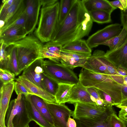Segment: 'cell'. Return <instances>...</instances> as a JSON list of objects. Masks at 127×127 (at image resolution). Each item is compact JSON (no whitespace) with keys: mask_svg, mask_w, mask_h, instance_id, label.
<instances>
[{"mask_svg":"<svg viewBox=\"0 0 127 127\" xmlns=\"http://www.w3.org/2000/svg\"><path fill=\"white\" fill-rule=\"evenodd\" d=\"M93 21L82 0H75L61 24L58 25L51 41L63 46L88 35Z\"/></svg>","mask_w":127,"mask_h":127,"instance_id":"obj_1","label":"cell"},{"mask_svg":"<svg viewBox=\"0 0 127 127\" xmlns=\"http://www.w3.org/2000/svg\"><path fill=\"white\" fill-rule=\"evenodd\" d=\"M38 26L34 34L40 41H51L58 25L60 2L57 0H40Z\"/></svg>","mask_w":127,"mask_h":127,"instance_id":"obj_2","label":"cell"},{"mask_svg":"<svg viewBox=\"0 0 127 127\" xmlns=\"http://www.w3.org/2000/svg\"><path fill=\"white\" fill-rule=\"evenodd\" d=\"M43 67L44 72L59 84H75L79 82L72 70L61 63L50 60H44Z\"/></svg>","mask_w":127,"mask_h":127,"instance_id":"obj_3","label":"cell"},{"mask_svg":"<svg viewBox=\"0 0 127 127\" xmlns=\"http://www.w3.org/2000/svg\"><path fill=\"white\" fill-rule=\"evenodd\" d=\"M72 116L75 120L84 118L106 119L114 112L112 107H107L96 104L76 102Z\"/></svg>","mask_w":127,"mask_h":127,"instance_id":"obj_4","label":"cell"},{"mask_svg":"<svg viewBox=\"0 0 127 127\" xmlns=\"http://www.w3.org/2000/svg\"><path fill=\"white\" fill-rule=\"evenodd\" d=\"M123 28L121 24L116 23L108 25L90 36L86 41L92 49L120 34Z\"/></svg>","mask_w":127,"mask_h":127,"instance_id":"obj_5","label":"cell"},{"mask_svg":"<svg viewBox=\"0 0 127 127\" xmlns=\"http://www.w3.org/2000/svg\"><path fill=\"white\" fill-rule=\"evenodd\" d=\"M55 127H67L68 118L72 116L73 111L64 104H59L45 101Z\"/></svg>","mask_w":127,"mask_h":127,"instance_id":"obj_6","label":"cell"},{"mask_svg":"<svg viewBox=\"0 0 127 127\" xmlns=\"http://www.w3.org/2000/svg\"><path fill=\"white\" fill-rule=\"evenodd\" d=\"M26 20L25 29L27 34H32L38 24L41 7L40 0H26Z\"/></svg>","mask_w":127,"mask_h":127,"instance_id":"obj_7","label":"cell"},{"mask_svg":"<svg viewBox=\"0 0 127 127\" xmlns=\"http://www.w3.org/2000/svg\"><path fill=\"white\" fill-rule=\"evenodd\" d=\"M122 85L116 82H104L97 81L94 83V87L110 95L115 105L117 106L127 100V97L123 93Z\"/></svg>","mask_w":127,"mask_h":127,"instance_id":"obj_8","label":"cell"},{"mask_svg":"<svg viewBox=\"0 0 127 127\" xmlns=\"http://www.w3.org/2000/svg\"><path fill=\"white\" fill-rule=\"evenodd\" d=\"M43 59H38L23 70L21 75L29 81L44 89L42 84Z\"/></svg>","mask_w":127,"mask_h":127,"instance_id":"obj_9","label":"cell"},{"mask_svg":"<svg viewBox=\"0 0 127 127\" xmlns=\"http://www.w3.org/2000/svg\"><path fill=\"white\" fill-rule=\"evenodd\" d=\"M14 81L2 84L0 91V127H6L5 124L6 112L14 88Z\"/></svg>","mask_w":127,"mask_h":127,"instance_id":"obj_10","label":"cell"},{"mask_svg":"<svg viewBox=\"0 0 127 127\" xmlns=\"http://www.w3.org/2000/svg\"><path fill=\"white\" fill-rule=\"evenodd\" d=\"M91 54H83L62 50L60 53V62L72 70L78 67H82Z\"/></svg>","mask_w":127,"mask_h":127,"instance_id":"obj_11","label":"cell"},{"mask_svg":"<svg viewBox=\"0 0 127 127\" xmlns=\"http://www.w3.org/2000/svg\"><path fill=\"white\" fill-rule=\"evenodd\" d=\"M76 102L96 104L95 99L87 91L86 88L82 85L79 82L73 86L67 103L74 104Z\"/></svg>","mask_w":127,"mask_h":127,"instance_id":"obj_12","label":"cell"},{"mask_svg":"<svg viewBox=\"0 0 127 127\" xmlns=\"http://www.w3.org/2000/svg\"><path fill=\"white\" fill-rule=\"evenodd\" d=\"M105 55L117 68L120 67L127 70V38L118 48L112 51L107 50Z\"/></svg>","mask_w":127,"mask_h":127,"instance_id":"obj_13","label":"cell"},{"mask_svg":"<svg viewBox=\"0 0 127 127\" xmlns=\"http://www.w3.org/2000/svg\"><path fill=\"white\" fill-rule=\"evenodd\" d=\"M16 80L25 87L32 95L38 96L46 102L50 103H56L54 96L31 82L22 75L19 76Z\"/></svg>","mask_w":127,"mask_h":127,"instance_id":"obj_14","label":"cell"},{"mask_svg":"<svg viewBox=\"0 0 127 127\" xmlns=\"http://www.w3.org/2000/svg\"><path fill=\"white\" fill-rule=\"evenodd\" d=\"M63 46L52 41L43 44L39 51L41 58H47L56 63H60V53Z\"/></svg>","mask_w":127,"mask_h":127,"instance_id":"obj_15","label":"cell"},{"mask_svg":"<svg viewBox=\"0 0 127 127\" xmlns=\"http://www.w3.org/2000/svg\"><path fill=\"white\" fill-rule=\"evenodd\" d=\"M27 35L25 28L19 26L10 27L0 33V39L8 46L24 38Z\"/></svg>","mask_w":127,"mask_h":127,"instance_id":"obj_16","label":"cell"},{"mask_svg":"<svg viewBox=\"0 0 127 127\" xmlns=\"http://www.w3.org/2000/svg\"><path fill=\"white\" fill-rule=\"evenodd\" d=\"M25 96L26 107L32 121H34L39 127H55L48 122L34 107L31 100L30 95Z\"/></svg>","mask_w":127,"mask_h":127,"instance_id":"obj_17","label":"cell"},{"mask_svg":"<svg viewBox=\"0 0 127 127\" xmlns=\"http://www.w3.org/2000/svg\"><path fill=\"white\" fill-rule=\"evenodd\" d=\"M32 121L27 111L26 104L25 96L24 95L18 111L14 117L13 124L14 127H26Z\"/></svg>","mask_w":127,"mask_h":127,"instance_id":"obj_18","label":"cell"},{"mask_svg":"<svg viewBox=\"0 0 127 127\" xmlns=\"http://www.w3.org/2000/svg\"><path fill=\"white\" fill-rule=\"evenodd\" d=\"M83 4L89 12L101 10L110 13L116 9L110 4L109 1L106 0H82Z\"/></svg>","mask_w":127,"mask_h":127,"instance_id":"obj_19","label":"cell"},{"mask_svg":"<svg viewBox=\"0 0 127 127\" xmlns=\"http://www.w3.org/2000/svg\"><path fill=\"white\" fill-rule=\"evenodd\" d=\"M24 95L23 94H19L16 98L10 102L5 119V124L6 127H14L13 120L17 113Z\"/></svg>","mask_w":127,"mask_h":127,"instance_id":"obj_20","label":"cell"},{"mask_svg":"<svg viewBox=\"0 0 127 127\" xmlns=\"http://www.w3.org/2000/svg\"><path fill=\"white\" fill-rule=\"evenodd\" d=\"M99 57L106 67L110 77L115 82L121 85L124 84L123 76L117 72V68L106 57L103 51L97 50Z\"/></svg>","mask_w":127,"mask_h":127,"instance_id":"obj_21","label":"cell"},{"mask_svg":"<svg viewBox=\"0 0 127 127\" xmlns=\"http://www.w3.org/2000/svg\"><path fill=\"white\" fill-rule=\"evenodd\" d=\"M30 97L35 109L48 122L54 126L51 116L45 101L35 95H30Z\"/></svg>","mask_w":127,"mask_h":127,"instance_id":"obj_22","label":"cell"},{"mask_svg":"<svg viewBox=\"0 0 127 127\" xmlns=\"http://www.w3.org/2000/svg\"><path fill=\"white\" fill-rule=\"evenodd\" d=\"M62 50L77 53L91 54V49L88 45L86 41L78 39L63 45Z\"/></svg>","mask_w":127,"mask_h":127,"instance_id":"obj_23","label":"cell"},{"mask_svg":"<svg viewBox=\"0 0 127 127\" xmlns=\"http://www.w3.org/2000/svg\"><path fill=\"white\" fill-rule=\"evenodd\" d=\"M8 58L5 69L14 73L15 76L19 74L16 48L14 45H11L7 48Z\"/></svg>","mask_w":127,"mask_h":127,"instance_id":"obj_24","label":"cell"},{"mask_svg":"<svg viewBox=\"0 0 127 127\" xmlns=\"http://www.w3.org/2000/svg\"><path fill=\"white\" fill-rule=\"evenodd\" d=\"M75 84L59 83L55 96L56 103L59 104L67 103L72 88Z\"/></svg>","mask_w":127,"mask_h":127,"instance_id":"obj_25","label":"cell"},{"mask_svg":"<svg viewBox=\"0 0 127 127\" xmlns=\"http://www.w3.org/2000/svg\"><path fill=\"white\" fill-rule=\"evenodd\" d=\"M106 119L84 118L75 120L77 127H109Z\"/></svg>","mask_w":127,"mask_h":127,"instance_id":"obj_26","label":"cell"},{"mask_svg":"<svg viewBox=\"0 0 127 127\" xmlns=\"http://www.w3.org/2000/svg\"><path fill=\"white\" fill-rule=\"evenodd\" d=\"M127 38V31L124 28L120 34L102 43L109 47V50L112 51L121 46L125 42Z\"/></svg>","mask_w":127,"mask_h":127,"instance_id":"obj_27","label":"cell"},{"mask_svg":"<svg viewBox=\"0 0 127 127\" xmlns=\"http://www.w3.org/2000/svg\"><path fill=\"white\" fill-rule=\"evenodd\" d=\"M88 12L93 22L102 24L110 23L111 21V14L107 11L98 10Z\"/></svg>","mask_w":127,"mask_h":127,"instance_id":"obj_28","label":"cell"},{"mask_svg":"<svg viewBox=\"0 0 127 127\" xmlns=\"http://www.w3.org/2000/svg\"><path fill=\"white\" fill-rule=\"evenodd\" d=\"M75 0H61L60 6L58 25L61 24L68 14Z\"/></svg>","mask_w":127,"mask_h":127,"instance_id":"obj_29","label":"cell"},{"mask_svg":"<svg viewBox=\"0 0 127 127\" xmlns=\"http://www.w3.org/2000/svg\"><path fill=\"white\" fill-rule=\"evenodd\" d=\"M42 84L44 89L55 96L58 89L59 83L45 73H43Z\"/></svg>","mask_w":127,"mask_h":127,"instance_id":"obj_30","label":"cell"},{"mask_svg":"<svg viewBox=\"0 0 127 127\" xmlns=\"http://www.w3.org/2000/svg\"><path fill=\"white\" fill-rule=\"evenodd\" d=\"M23 0H15L3 16L0 18V20L4 21L5 23V24L6 23L18 10Z\"/></svg>","mask_w":127,"mask_h":127,"instance_id":"obj_31","label":"cell"},{"mask_svg":"<svg viewBox=\"0 0 127 127\" xmlns=\"http://www.w3.org/2000/svg\"><path fill=\"white\" fill-rule=\"evenodd\" d=\"M106 121L109 127H126L125 122L118 117L114 111L109 115Z\"/></svg>","mask_w":127,"mask_h":127,"instance_id":"obj_32","label":"cell"},{"mask_svg":"<svg viewBox=\"0 0 127 127\" xmlns=\"http://www.w3.org/2000/svg\"><path fill=\"white\" fill-rule=\"evenodd\" d=\"M0 40V68L5 69L8 58L7 48L8 46L2 40Z\"/></svg>","mask_w":127,"mask_h":127,"instance_id":"obj_33","label":"cell"},{"mask_svg":"<svg viewBox=\"0 0 127 127\" xmlns=\"http://www.w3.org/2000/svg\"><path fill=\"white\" fill-rule=\"evenodd\" d=\"M15 76L14 73L8 70L0 68V79L2 84L14 81Z\"/></svg>","mask_w":127,"mask_h":127,"instance_id":"obj_34","label":"cell"},{"mask_svg":"<svg viewBox=\"0 0 127 127\" xmlns=\"http://www.w3.org/2000/svg\"><path fill=\"white\" fill-rule=\"evenodd\" d=\"M101 98L103 102V106L105 107H111L115 105L113 100L110 95L103 91L97 89Z\"/></svg>","mask_w":127,"mask_h":127,"instance_id":"obj_35","label":"cell"},{"mask_svg":"<svg viewBox=\"0 0 127 127\" xmlns=\"http://www.w3.org/2000/svg\"><path fill=\"white\" fill-rule=\"evenodd\" d=\"M14 90L17 95L20 94H23L25 96L31 95L28 90L18 81L16 80L15 82Z\"/></svg>","mask_w":127,"mask_h":127,"instance_id":"obj_36","label":"cell"},{"mask_svg":"<svg viewBox=\"0 0 127 127\" xmlns=\"http://www.w3.org/2000/svg\"><path fill=\"white\" fill-rule=\"evenodd\" d=\"M109 2L112 6L116 8H119L121 11L127 10V0L109 1Z\"/></svg>","mask_w":127,"mask_h":127,"instance_id":"obj_37","label":"cell"},{"mask_svg":"<svg viewBox=\"0 0 127 127\" xmlns=\"http://www.w3.org/2000/svg\"><path fill=\"white\" fill-rule=\"evenodd\" d=\"M15 0H3L2 1L0 8V18L4 15Z\"/></svg>","mask_w":127,"mask_h":127,"instance_id":"obj_38","label":"cell"},{"mask_svg":"<svg viewBox=\"0 0 127 127\" xmlns=\"http://www.w3.org/2000/svg\"><path fill=\"white\" fill-rule=\"evenodd\" d=\"M86 89L90 95L96 101L101 99L98 92L97 89L92 87L86 88Z\"/></svg>","mask_w":127,"mask_h":127,"instance_id":"obj_39","label":"cell"},{"mask_svg":"<svg viewBox=\"0 0 127 127\" xmlns=\"http://www.w3.org/2000/svg\"><path fill=\"white\" fill-rule=\"evenodd\" d=\"M121 20L122 26L127 31V10L121 11Z\"/></svg>","mask_w":127,"mask_h":127,"instance_id":"obj_40","label":"cell"},{"mask_svg":"<svg viewBox=\"0 0 127 127\" xmlns=\"http://www.w3.org/2000/svg\"><path fill=\"white\" fill-rule=\"evenodd\" d=\"M67 125V127H77V124L75 120L70 117L68 119Z\"/></svg>","mask_w":127,"mask_h":127,"instance_id":"obj_41","label":"cell"},{"mask_svg":"<svg viewBox=\"0 0 127 127\" xmlns=\"http://www.w3.org/2000/svg\"><path fill=\"white\" fill-rule=\"evenodd\" d=\"M117 72L118 74L121 76H127V70L120 67L117 68Z\"/></svg>","mask_w":127,"mask_h":127,"instance_id":"obj_42","label":"cell"},{"mask_svg":"<svg viewBox=\"0 0 127 127\" xmlns=\"http://www.w3.org/2000/svg\"><path fill=\"white\" fill-rule=\"evenodd\" d=\"M122 89L123 93L127 97V86L123 84L122 85Z\"/></svg>","mask_w":127,"mask_h":127,"instance_id":"obj_43","label":"cell"},{"mask_svg":"<svg viewBox=\"0 0 127 127\" xmlns=\"http://www.w3.org/2000/svg\"><path fill=\"white\" fill-rule=\"evenodd\" d=\"M123 120L125 122L126 125H127V114L120 118Z\"/></svg>","mask_w":127,"mask_h":127,"instance_id":"obj_44","label":"cell"},{"mask_svg":"<svg viewBox=\"0 0 127 127\" xmlns=\"http://www.w3.org/2000/svg\"><path fill=\"white\" fill-rule=\"evenodd\" d=\"M124 84L127 86V76H123Z\"/></svg>","mask_w":127,"mask_h":127,"instance_id":"obj_45","label":"cell"},{"mask_svg":"<svg viewBox=\"0 0 127 127\" xmlns=\"http://www.w3.org/2000/svg\"><path fill=\"white\" fill-rule=\"evenodd\" d=\"M117 105L120 106L127 107V100L124 101L120 105Z\"/></svg>","mask_w":127,"mask_h":127,"instance_id":"obj_46","label":"cell"},{"mask_svg":"<svg viewBox=\"0 0 127 127\" xmlns=\"http://www.w3.org/2000/svg\"><path fill=\"white\" fill-rule=\"evenodd\" d=\"M5 22L2 20H0V29L3 27L5 24Z\"/></svg>","mask_w":127,"mask_h":127,"instance_id":"obj_47","label":"cell"},{"mask_svg":"<svg viewBox=\"0 0 127 127\" xmlns=\"http://www.w3.org/2000/svg\"><path fill=\"white\" fill-rule=\"evenodd\" d=\"M26 127H30L29 126H28Z\"/></svg>","mask_w":127,"mask_h":127,"instance_id":"obj_48","label":"cell"}]
</instances>
